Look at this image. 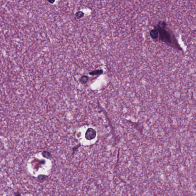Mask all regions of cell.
<instances>
[{
  "mask_svg": "<svg viewBox=\"0 0 196 196\" xmlns=\"http://www.w3.org/2000/svg\"><path fill=\"white\" fill-rule=\"evenodd\" d=\"M96 136V132L92 128H89L87 130L86 133L85 137L87 140L94 139Z\"/></svg>",
  "mask_w": 196,
  "mask_h": 196,
  "instance_id": "1",
  "label": "cell"
},
{
  "mask_svg": "<svg viewBox=\"0 0 196 196\" xmlns=\"http://www.w3.org/2000/svg\"><path fill=\"white\" fill-rule=\"evenodd\" d=\"M150 35L152 38H157L158 37V32L156 30H152L150 32Z\"/></svg>",
  "mask_w": 196,
  "mask_h": 196,
  "instance_id": "2",
  "label": "cell"
},
{
  "mask_svg": "<svg viewBox=\"0 0 196 196\" xmlns=\"http://www.w3.org/2000/svg\"><path fill=\"white\" fill-rule=\"evenodd\" d=\"M43 157L47 159H49L51 157V154L49 152L47 151H44L42 153Z\"/></svg>",
  "mask_w": 196,
  "mask_h": 196,
  "instance_id": "5",
  "label": "cell"
},
{
  "mask_svg": "<svg viewBox=\"0 0 196 196\" xmlns=\"http://www.w3.org/2000/svg\"><path fill=\"white\" fill-rule=\"evenodd\" d=\"M159 26L161 27H164L165 26V24L163 22H161L159 23Z\"/></svg>",
  "mask_w": 196,
  "mask_h": 196,
  "instance_id": "6",
  "label": "cell"
},
{
  "mask_svg": "<svg viewBox=\"0 0 196 196\" xmlns=\"http://www.w3.org/2000/svg\"><path fill=\"white\" fill-rule=\"evenodd\" d=\"M84 15V14L83 12H79L76 14V17L77 18L79 19L83 17Z\"/></svg>",
  "mask_w": 196,
  "mask_h": 196,
  "instance_id": "4",
  "label": "cell"
},
{
  "mask_svg": "<svg viewBox=\"0 0 196 196\" xmlns=\"http://www.w3.org/2000/svg\"><path fill=\"white\" fill-rule=\"evenodd\" d=\"M88 80V77L86 76H83L80 79V81L82 84H85Z\"/></svg>",
  "mask_w": 196,
  "mask_h": 196,
  "instance_id": "3",
  "label": "cell"
},
{
  "mask_svg": "<svg viewBox=\"0 0 196 196\" xmlns=\"http://www.w3.org/2000/svg\"><path fill=\"white\" fill-rule=\"evenodd\" d=\"M47 1H48V2H49V3H51V4H53V3L55 2V0H47Z\"/></svg>",
  "mask_w": 196,
  "mask_h": 196,
  "instance_id": "7",
  "label": "cell"
}]
</instances>
